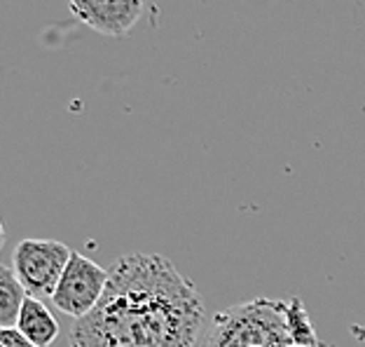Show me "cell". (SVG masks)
Returning <instances> with one entry per match:
<instances>
[{"label":"cell","mask_w":365,"mask_h":347,"mask_svg":"<svg viewBox=\"0 0 365 347\" xmlns=\"http://www.w3.org/2000/svg\"><path fill=\"white\" fill-rule=\"evenodd\" d=\"M101 303L73 321L71 347H195L204 301L160 253H127L113 263Z\"/></svg>","instance_id":"obj_1"},{"label":"cell","mask_w":365,"mask_h":347,"mask_svg":"<svg viewBox=\"0 0 365 347\" xmlns=\"http://www.w3.org/2000/svg\"><path fill=\"white\" fill-rule=\"evenodd\" d=\"M286 301L253 298L215 312L199 347H290Z\"/></svg>","instance_id":"obj_2"},{"label":"cell","mask_w":365,"mask_h":347,"mask_svg":"<svg viewBox=\"0 0 365 347\" xmlns=\"http://www.w3.org/2000/svg\"><path fill=\"white\" fill-rule=\"evenodd\" d=\"M71 256L68 246L56 239H21L12 256V270L29 296L52 301Z\"/></svg>","instance_id":"obj_3"},{"label":"cell","mask_w":365,"mask_h":347,"mask_svg":"<svg viewBox=\"0 0 365 347\" xmlns=\"http://www.w3.org/2000/svg\"><path fill=\"white\" fill-rule=\"evenodd\" d=\"M108 277H110V272L106 268L87 258V256L73 251L68 266H66L59 284H56L52 305L76 321L87 317L101 303L108 286Z\"/></svg>","instance_id":"obj_4"},{"label":"cell","mask_w":365,"mask_h":347,"mask_svg":"<svg viewBox=\"0 0 365 347\" xmlns=\"http://www.w3.org/2000/svg\"><path fill=\"white\" fill-rule=\"evenodd\" d=\"M71 12L103 36L122 38L145 12V0H71Z\"/></svg>","instance_id":"obj_5"},{"label":"cell","mask_w":365,"mask_h":347,"mask_svg":"<svg viewBox=\"0 0 365 347\" xmlns=\"http://www.w3.org/2000/svg\"><path fill=\"white\" fill-rule=\"evenodd\" d=\"M14 328H19L38 347H49L56 341V336H59V321L49 312L45 301L33 298V296H29L26 303H24Z\"/></svg>","instance_id":"obj_6"},{"label":"cell","mask_w":365,"mask_h":347,"mask_svg":"<svg viewBox=\"0 0 365 347\" xmlns=\"http://www.w3.org/2000/svg\"><path fill=\"white\" fill-rule=\"evenodd\" d=\"M26 298L29 293L16 279L14 270L10 266L0 268V328L16 326V319H19V312Z\"/></svg>","instance_id":"obj_7"},{"label":"cell","mask_w":365,"mask_h":347,"mask_svg":"<svg viewBox=\"0 0 365 347\" xmlns=\"http://www.w3.org/2000/svg\"><path fill=\"white\" fill-rule=\"evenodd\" d=\"M286 319H288V331L290 338H293V345H307V347L321 345L319 336L312 326V319L304 310V303L300 298L286 301Z\"/></svg>","instance_id":"obj_8"},{"label":"cell","mask_w":365,"mask_h":347,"mask_svg":"<svg viewBox=\"0 0 365 347\" xmlns=\"http://www.w3.org/2000/svg\"><path fill=\"white\" fill-rule=\"evenodd\" d=\"M0 347H38L33 345L19 328H0Z\"/></svg>","instance_id":"obj_9"},{"label":"cell","mask_w":365,"mask_h":347,"mask_svg":"<svg viewBox=\"0 0 365 347\" xmlns=\"http://www.w3.org/2000/svg\"><path fill=\"white\" fill-rule=\"evenodd\" d=\"M290 347H307V345H290ZM317 347H330V345H326V343H321V345H317Z\"/></svg>","instance_id":"obj_10"}]
</instances>
